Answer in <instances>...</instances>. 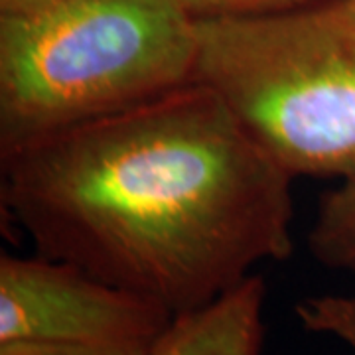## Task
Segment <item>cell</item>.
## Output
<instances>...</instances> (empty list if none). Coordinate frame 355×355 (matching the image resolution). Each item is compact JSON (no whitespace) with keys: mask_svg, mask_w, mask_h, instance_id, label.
Wrapping results in <instances>:
<instances>
[{"mask_svg":"<svg viewBox=\"0 0 355 355\" xmlns=\"http://www.w3.org/2000/svg\"><path fill=\"white\" fill-rule=\"evenodd\" d=\"M0 158L2 203L36 253L174 316L294 253V176L202 83Z\"/></svg>","mask_w":355,"mask_h":355,"instance_id":"cell-1","label":"cell"},{"mask_svg":"<svg viewBox=\"0 0 355 355\" xmlns=\"http://www.w3.org/2000/svg\"><path fill=\"white\" fill-rule=\"evenodd\" d=\"M150 347L123 345H73V343H2L0 355H146Z\"/></svg>","mask_w":355,"mask_h":355,"instance_id":"cell-9","label":"cell"},{"mask_svg":"<svg viewBox=\"0 0 355 355\" xmlns=\"http://www.w3.org/2000/svg\"><path fill=\"white\" fill-rule=\"evenodd\" d=\"M60 0H0V16H22L44 10Z\"/></svg>","mask_w":355,"mask_h":355,"instance_id":"cell-10","label":"cell"},{"mask_svg":"<svg viewBox=\"0 0 355 355\" xmlns=\"http://www.w3.org/2000/svg\"><path fill=\"white\" fill-rule=\"evenodd\" d=\"M308 249L320 265L355 277V172L322 198Z\"/></svg>","mask_w":355,"mask_h":355,"instance_id":"cell-6","label":"cell"},{"mask_svg":"<svg viewBox=\"0 0 355 355\" xmlns=\"http://www.w3.org/2000/svg\"><path fill=\"white\" fill-rule=\"evenodd\" d=\"M174 314L139 292L50 257H0V345L150 347Z\"/></svg>","mask_w":355,"mask_h":355,"instance_id":"cell-4","label":"cell"},{"mask_svg":"<svg viewBox=\"0 0 355 355\" xmlns=\"http://www.w3.org/2000/svg\"><path fill=\"white\" fill-rule=\"evenodd\" d=\"M266 282L261 275L209 304L176 314L146 355H265Z\"/></svg>","mask_w":355,"mask_h":355,"instance_id":"cell-5","label":"cell"},{"mask_svg":"<svg viewBox=\"0 0 355 355\" xmlns=\"http://www.w3.org/2000/svg\"><path fill=\"white\" fill-rule=\"evenodd\" d=\"M345 2H347V4H349V6L355 10V0H345Z\"/></svg>","mask_w":355,"mask_h":355,"instance_id":"cell-11","label":"cell"},{"mask_svg":"<svg viewBox=\"0 0 355 355\" xmlns=\"http://www.w3.org/2000/svg\"><path fill=\"white\" fill-rule=\"evenodd\" d=\"M320 2H328V0H182L186 10L196 20L291 12L306 6H314Z\"/></svg>","mask_w":355,"mask_h":355,"instance_id":"cell-8","label":"cell"},{"mask_svg":"<svg viewBox=\"0 0 355 355\" xmlns=\"http://www.w3.org/2000/svg\"><path fill=\"white\" fill-rule=\"evenodd\" d=\"M182 0H60L0 16V154L193 83Z\"/></svg>","mask_w":355,"mask_h":355,"instance_id":"cell-2","label":"cell"},{"mask_svg":"<svg viewBox=\"0 0 355 355\" xmlns=\"http://www.w3.org/2000/svg\"><path fill=\"white\" fill-rule=\"evenodd\" d=\"M294 314L304 330L336 338L355 354V296H308L294 306Z\"/></svg>","mask_w":355,"mask_h":355,"instance_id":"cell-7","label":"cell"},{"mask_svg":"<svg viewBox=\"0 0 355 355\" xmlns=\"http://www.w3.org/2000/svg\"><path fill=\"white\" fill-rule=\"evenodd\" d=\"M193 83L291 176L355 172V10L345 0L198 20Z\"/></svg>","mask_w":355,"mask_h":355,"instance_id":"cell-3","label":"cell"}]
</instances>
